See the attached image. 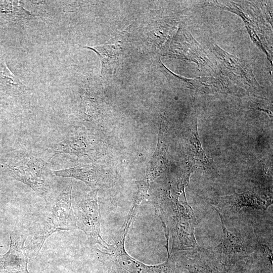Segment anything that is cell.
Listing matches in <instances>:
<instances>
[{
	"label": "cell",
	"mask_w": 273,
	"mask_h": 273,
	"mask_svg": "<svg viewBox=\"0 0 273 273\" xmlns=\"http://www.w3.org/2000/svg\"><path fill=\"white\" fill-rule=\"evenodd\" d=\"M72 187L68 191L51 194L45 198L43 211L29 229L26 250L33 251L37 255L46 240L54 233L78 229L75 223L71 206Z\"/></svg>",
	"instance_id": "cell-1"
},
{
	"label": "cell",
	"mask_w": 273,
	"mask_h": 273,
	"mask_svg": "<svg viewBox=\"0 0 273 273\" xmlns=\"http://www.w3.org/2000/svg\"><path fill=\"white\" fill-rule=\"evenodd\" d=\"M9 175L44 199L52 191L54 174L51 165L39 157L23 155L14 165L6 164Z\"/></svg>",
	"instance_id": "cell-2"
},
{
	"label": "cell",
	"mask_w": 273,
	"mask_h": 273,
	"mask_svg": "<svg viewBox=\"0 0 273 273\" xmlns=\"http://www.w3.org/2000/svg\"><path fill=\"white\" fill-rule=\"evenodd\" d=\"M10 242L8 252L0 257V273H29L25 254L27 237L9 234Z\"/></svg>",
	"instance_id": "cell-3"
},
{
	"label": "cell",
	"mask_w": 273,
	"mask_h": 273,
	"mask_svg": "<svg viewBox=\"0 0 273 273\" xmlns=\"http://www.w3.org/2000/svg\"><path fill=\"white\" fill-rule=\"evenodd\" d=\"M97 144L96 140L88 134H70L55 145L53 156L64 153L77 157L86 155L92 158L96 156Z\"/></svg>",
	"instance_id": "cell-4"
},
{
	"label": "cell",
	"mask_w": 273,
	"mask_h": 273,
	"mask_svg": "<svg viewBox=\"0 0 273 273\" xmlns=\"http://www.w3.org/2000/svg\"><path fill=\"white\" fill-rule=\"evenodd\" d=\"M219 214L223 231V238L218 246V252L221 263L226 269L236 261L247 256L245 246L240 234L232 233L225 227L222 218Z\"/></svg>",
	"instance_id": "cell-5"
},
{
	"label": "cell",
	"mask_w": 273,
	"mask_h": 273,
	"mask_svg": "<svg viewBox=\"0 0 273 273\" xmlns=\"http://www.w3.org/2000/svg\"><path fill=\"white\" fill-rule=\"evenodd\" d=\"M127 38L125 32L122 31L102 44L93 47L79 46L91 50L97 54L101 63L102 76L111 63L116 61L125 53L128 44Z\"/></svg>",
	"instance_id": "cell-6"
},
{
	"label": "cell",
	"mask_w": 273,
	"mask_h": 273,
	"mask_svg": "<svg viewBox=\"0 0 273 273\" xmlns=\"http://www.w3.org/2000/svg\"><path fill=\"white\" fill-rule=\"evenodd\" d=\"M271 197L266 196L262 191L254 190L222 197L219 205L231 211L244 206L265 209L271 203Z\"/></svg>",
	"instance_id": "cell-7"
},
{
	"label": "cell",
	"mask_w": 273,
	"mask_h": 273,
	"mask_svg": "<svg viewBox=\"0 0 273 273\" xmlns=\"http://www.w3.org/2000/svg\"><path fill=\"white\" fill-rule=\"evenodd\" d=\"M57 176L73 177L84 182L92 188L100 185L104 170L96 164L77 166L67 169L53 171Z\"/></svg>",
	"instance_id": "cell-8"
},
{
	"label": "cell",
	"mask_w": 273,
	"mask_h": 273,
	"mask_svg": "<svg viewBox=\"0 0 273 273\" xmlns=\"http://www.w3.org/2000/svg\"><path fill=\"white\" fill-rule=\"evenodd\" d=\"M167 125L163 122L160 124L157 149L150 165L147 175L155 177L161 174L166 165V144Z\"/></svg>",
	"instance_id": "cell-9"
},
{
	"label": "cell",
	"mask_w": 273,
	"mask_h": 273,
	"mask_svg": "<svg viewBox=\"0 0 273 273\" xmlns=\"http://www.w3.org/2000/svg\"><path fill=\"white\" fill-rule=\"evenodd\" d=\"M186 268L188 270L187 273H223L208 266L192 263L188 265Z\"/></svg>",
	"instance_id": "cell-10"
},
{
	"label": "cell",
	"mask_w": 273,
	"mask_h": 273,
	"mask_svg": "<svg viewBox=\"0 0 273 273\" xmlns=\"http://www.w3.org/2000/svg\"><path fill=\"white\" fill-rule=\"evenodd\" d=\"M2 246H0V247H1ZM1 255H0V257H1Z\"/></svg>",
	"instance_id": "cell-11"
}]
</instances>
